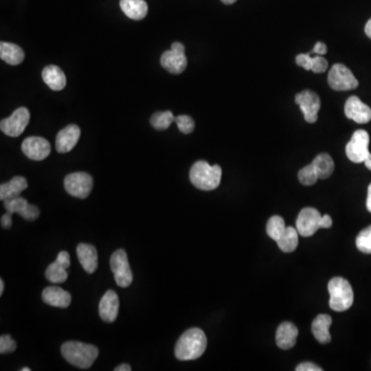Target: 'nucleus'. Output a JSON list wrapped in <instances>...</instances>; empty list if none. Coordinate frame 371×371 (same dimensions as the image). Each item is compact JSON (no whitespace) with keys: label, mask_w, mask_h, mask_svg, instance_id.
I'll list each match as a JSON object with an SVG mask.
<instances>
[{"label":"nucleus","mask_w":371,"mask_h":371,"mask_svg":"<svg viewBox=\"0 0 371 371\" xmlns=\"http://www.w3.org/2000/svg\"><path fill=\"white\" fill-rule=\"evenodd\" d=\"M208 345L206 334L199 328H191L179 338L175 354L179 360H196L204 354Z\"/></svg>","instance_id":"obj_1"},{"label":"nucleus","mask_w":371,"mask_h":371,"mask_svg":"<svg viewBox=\"0 0 371 371\" xmlns=\"http://www.w3.org/2000/svg\"><path fill=\"white\" fill-rule=\"evenodd\" d=\"M61 354L66 361L81 370H88L93 365L99 350L95 345L81 341H67L61 347Z\"/></svg>","instance_id":"obj_2"},{"label":"nucleus","mask_w":371,"mask_h":371,"mask_svg":"<svg viewBox=\"0 0 371 371\" xmlns=\"http://www.w3.org/2000/svg\"><path fill=\"white\" fill-rule=\"evenodd\" d=\"M222 168L218 165H209L206 161H197L190 170L192 185L202 191H211L220 186Z\"/></svg>","instance_id":"obj_3"},{"label":"nucleus","mask_w":371,"mask_h":371,"mask_svg":"<svg viewBox=\"0 0 371 371\" xmlns=\"http://www.w3.org/2000/svg\"><path fill=\"white\" fill-rule=\"evenodd\" d=\"M329 306L336 311H345L354 304V292L349 282L343 277H333L328 284Z\"/></svg>","instance_id":"obj_4"},{"label":"nucleus","mask_w":371,"mask_h":371,"mask_svg":"<svg viewBox=\"0 0 371 371\" xmlns=\"http://www.w3.org/2000/svg\"><path fill=\"white\" fill-rule=\"evenodd\" d=\"M328 84L333 90L349 91L358 87L359 82L347 66L338 63L328 74Z\"/></svg>","instance_id":"obj_5"},{"label":"nucleus","mask_w":371,"mask_h":371,"mask_svg":"<svg viewBox=\"0 0 371 371\" xmlns=\"http://www.w3.org/2000/svg\"><path fill=\"white\" fill-rule=\"evenodd\" d=\"M111 268L118 286L121 288L131 286L133 281V275L129 265L128 257L124 250H118L111 255Z\"/></svg>","instance_id":"obj_6"},{"label":"nucleus","mask_w":371,"mask_h":371,"mask_svg":"<svg viewBox=\"0 0 371 371\" xmlns=\"http://www.w3.org/2000/svg\"><path fill=\"white\" fill-rule=\"evenodd\" d=\"M370 134L365 131H357L345 147V154L352 162L362 163L370 155Z\"/></svg>","instance_id":"obj_7"},{"label":"nucleus","mask_w":371,"mask_h":371,"mask_svg":"<svg viewBox=\"0 0 371 371\" xmlns=\"http://www.w3.org/2000/svg\"><path fill=\"white\" fill-rule=\"evenodd\" d=\"M65 188L66 192L72 196L85 199L92 191V177L87 172H74L68 175L65 179Z\"/></svg>","instance_id":"obj_8"},{"label":"nucleus","mask_w":371,"mask_h":371,"mask_svg":"<svg viewBox=\"0 0 371 371\" xmlns=\"http://www.w3.org/2000/svg\"><path fill=\"white\" fill-rule=\"evenodd\" d=\"M161 65L168 72L179 74L186 70L188 61L185 55V47L181 43H174L170 51L164 52L160 59Z\"/></svg>","instance_id":"obj_9"},{"label":"nucleus","mask_w":371,"mask_h":371,"mask_svg":"<svg viewBox=\"0 0 371 371\" xmlns=\"http://www.w3.org/2000/svg\"><path fill=\"white\" fill-rule=\"evenodd\" d=\"M320 228H323V216L320 211L313 208H306L300 211L296 221V229L299 236L309 238Z\"/></svg>","instance_id":"obj_10"},{"label":"nucleus","mask_w":371,"mask_h":371,"mask_svg":"<svg viewBox=\"0 0 371 371\" xmlns=\"http://www.w3.org/2000/svg\"><path fill=\"white\" fill-rule=\"evenodd\" d=\"M31 121V113L26 108H19L13 111L11 117L1 120L0 122V129L11 138H18L21 135L27 125Z\"/></svg>","instance_id":"obj_11"},{"label":"nucleus","mask_w":371,"mask_h":371,"mask_svg":"<svg viewBox=\"0 0 371 371\" xmlns=\"http://www.w3.org/2000/svg\"><path fill=\"white\" fill-rule=\"evenodd\" d=\"M295 104L304 113L307 123H316L318 120L319 111L321 109V99L317 93L311 90H304L295 96Z\"/></svg>","instance_id":"obj_12"},{"label":"nucleus","mask_w":371,"mask_h":371,"mask_svg":"<svg viewBox=\"0 0 371 371\" xmlns=\"http://www.w3.org/2000/svg\"><path fill=\"white\" fill-rule=\"evenodd\" d=\"M22 151L31 160L42 161L51 153V145L40 136H31L23 142Z\"/></svg>","instance_id":"obj_13"},{"label":"nucleus","mask_w":371,"mask_h":371,"mask_svg":"<svg viewBox=\"0 0 371 371\" xmlns=\"http://www.w3.org/2000/svg\"><path fill=\"white\" fill-rule=\"evenodd\" d=\"M345 113L348 119L358 124H366L371 120V109L357 96H350L345 102Z\"/></svg>","instance_id":"obj_14"},{"label":"nucleus","mask_w":371,"mask_h":371,"mask_svg":"<svg viewBox=\"0 0 371 371\" xmlns=\"http://www.w3.org/2000/svg\"><path fill=\"white\" fill-rule=\"evenodd\" d=\"M4 208L11 214H18L27 221H34L40 217V209L35 206L29 204L25 198L21 196L4 201Z\"/></svg>","instance_id":"obj_15"},{"label":"nucleus","mask_w":371,"mask_h":371,"mask_svg":"<svg viewBox=\"0 0 371 371\" xmlns=\"http://www.w3.org/2000/svg\"><path fill=\"white\" fill-rule=\"evenodd\" d=\"M81 136V129L77 125H68L62 129L56 138V149L58 153L65 154L76 147Z\"/></svg>","instance_id":"obj_16"},{"label":"nucleus","mask_w":371,"mask_h":371,"mask_svg":"<svg viewBox=\"0 0 371 371\" xmlns=\"http://www.w3.org/2000/svg\"><path fill=\"white\" fill-rule=\"evenodd\" d=\"M119 297L113 290H109L100 300L99 315L102 321L106 323L115 322L119 313Z\"/></svg>","instance_id":"obj_17"},{"label":"nucleus","mask_w":371,"mask_h":371,"mask_svg":"<svg viewBox=\"0 0 371 371\" xmlns=\"http://www.w3.org/2000/svg\"><path fill=\"white\" fill-rule=\"evenodd\" d=\"M298 329L293 323L284 322L279 325L277 330V347L282 350H290L296 345L297 340Z\"/></svg>","instance_id":"obj_18"},{"label":"nucleus","mask_w":371,"mask_h":371,"mask_svg":"<svg viewBox=\"0 0 371 371\" xmlns=\"http://www.w3.org/2000/svg\"><path fill=\"white\" fill-rule=\"evenodd\" d=\"M77 255L79 263L83 266L85 272L88 273L95 272L97 266H99L96 248L88 245V243H79L77 248Z\"/></svg>","instance_id":"obj_19"},{"label":"nucleus","mask_w":371,"mask_h":371,"mask_svg":"<svg viewBox=\"0 0 371 371\" xmlns=\"http://www.w3.org/2000/svg\"><path fill=\"white\" fill-rule=\"evenodd\" d=\"M43 300L49 306L66 309L72 304V295L59 287H48L43 292Z\"/></svg>","instance_id":"obj_20"},{"label":"nucleus","mask_w":371,"mask_h":371,"mask_svg":"<svg viewBox=\"0 0 371 371\" xmlns=\"http://www.w3.org/2000/svg\"><path fill=\"white\" fill-rule=\"evenodd\" d=\"M28 182L25 177H15L8 183L0 185V199L2 201L21 196L23 191L26 190Z\"/></svg>","instance_id":"obj_21"},{"label":"nucleus","mask_w":371,"mask_h":371,"mask_svg":"<svg viewBox=\"0 0 371 371\" xmlns=\"http://www.w3.org/2000/svg\"><path fill=\"white\" fill-rule=\"evenodd\" d=\"M295 60L296 65L306 70H311L315 74H323V72H326L328 68L326 59L321 55L311 57L309 53L299 54L296 56Z\"/></svg>","instance_id":"obj_22"},{"label":"nucleus","mask_w":371,"mask_h":371,"mask_svg":"<svg viewBox=\"0 0 371 371\" xmlns=\"http://www.w3.org/2000/svg\"><path fill=\"white\" fill-rule=\"evenodd\" d=\"M43 79L48 87L54 91H61L65 88L66 77L61 68L56 65H49L43 70Z\"/></svg>","instance_id":"obj_23"},{"label":"nucleus","mask_w":371,"mask_h":371,"mask_svg":"<svg viewBox=\"0 0 371 371\" xmlns=\"http://www.w3.org/2000/svg\"><path fill=\"white\" fill-rule=\"evenodd\" d=\"M120 6L127 17L136 21L145 19L148 13V4L145 0H121Z\"/></svg>","instance_id":"obj_24"},{"label":"nucleus","mask_w":371,"mask_h":371,"mask_svg":"<svg viewBox=\"0 0 371 371\" xmlns=\"http://www.w3.org/2000/svg\"><path fill=\"white\" fill-rule=\"evenodd\" d=\"M332 324V319L328 315H319L311 324V331L314 336L321 343H328L331 341L330 336V326Z\"/></svg>","instance_id":"obj_25"},{"label":"nucleus","mask_w":371,"mask_h":371,"mask_svg":"<svg viewBox=\"0 0 371 371\" xmlns=\"http://www.w3.org/2000/svg\"><path fill=\"white\" fill-rule=\"evenodd\" d=\"M0 58L10 65H21L25 58L22 48L11 43H0Z\"/></svg>","instance_id":"obj_26"},{"label":"nucleus","mask_w":371,"mask_h":371,"mask_svg":"<svg viewBox=\"0 0 371 371\" xmlns=\"http://www.w3.org/2000/svg\"><path fill=\"white\" fill-rule=\"evenodd\" d=\"M317 172L319 179H326L331 177L334 172V161L329 154L322 153L318 155L313 162L311 163Z\"/></svg>","instance_id":"obj_27"},{"label":"nucleus","mask_w":371,"mask_h":371,"mask_svg":"<svg viewBox=\"0 0 371 371\" xmlns=\"http://www.w3.org/2000/svg\"><path fill=\"white\" fill-rule=\"evenodd\" d=\"M298 233L297 229L294 227H287L281 238L277 240L279 249L284 253L294 252L298 245Z\"/></svg>","instance_id":"obj_28"},{"label":"nucleus","mask_w":371,"mask_h":371,"mask_svg":"<svg viewBox=\"0 0 371 371\" xmlns=\"http://www.w3.org/2000/svg\"><path fill=\"white\" fill-rule=\"evenodd\" d=\"M67 277L68 275L67 272H66V268L60 265L57 261L50 264V265L48 266L47 270H45V277H47L50 283H65L66 279H67Z\"/></svg>","instance_id":"obj_29"},{"label":"nucleus","mask_w":371,"mask_h":371,"mask_svg":"<svg viewBox=\"0 0 371 371\" xmlns=\"http://www.w3.org/2000/svg\"><path fill=\"white\" fill-rule=\"evenodd\" d=\"M175 121V117L172 111H159L152 116L151 124L157 131H166Z\"/></svg>","instance_id":"obj_30"},{"label":"nucleus","mask_w":371,"mask_h":371,"mask_svg":"<svg viewBox=\"0 0 371 371\" xmlns=\"http://www.w3.org/2000/svg\"><path fill=\"white\" fill-rule=\"evenodd\" d=\"M286 228L284 218L279 217V216H273V217L268 220L266 231H267L268 236H270L272 240L277 241L281 238L282 234L284 233Z\"/></svg>","instance_id":"obj_31"},{"label":"nucleus","mask_w":371,"mask_h":371,"mask_svg":"<svg viewBox=\"0 0 371 371\" xmlns=\"http://www.w3.org/2000/svg\"><path fill=\"white\" fill-rule=\"evenodd\" d=\"M298 179H299V182L302 185L313 186L317 183L319 177L315 168L313 167L311 164H309V165H306V167L299 170V172H298Z\"/></svg>","instance_id":"obj_32"},{"label":"nucleus","mask_w":371,"mask_h":371,"mask_svg":"<svg viewBox=\"0 0 371 371\" xmlns=\"http://www.w3.org/2000/svg\"><path fill=\"white\" fill-rule=\"evenodd\" d=\"M356 245L359 251L371 254V226L366 227L358 234Z\"/></svg>","instance_id":"obj_33"},{"label":"nucleus","mask_w":371,"mask_h":371,"mask_svg":"<svg viewBox=\"0 0 371 371\" xmlns=\"http://www.w3.org/2000/svg\"><path fill=\"white\" fill-rule=\"evenodd\" d=\"M175 123H177V128L179 129V131L184 134H190L194 131L195 128V122L192 118L189 117V116L181 115L175 117Z\"/></svg>","instance_id":"obj_34"},{"label":"nucleus","mask_w":371,"mask_h":371,"mask_svg":"<svg viewBox=\"0 0 371 371\" xmlns=\"http://www.w3.org/2000/svg\"><path fill=\"white\" fill-rule=\"evenodd\" d=\"M17 349V343L11 338L10 336H1L0 338V353L4 354H10L15 352Z\"/></svg>","instance_id":"obj_35"},{"label":"nucleus","mask_w":371,"mask_h":371,"mask_svg":"<svg viewBox=\"0 0 371 371\" xmlns=\"http://www.w3.org/2000/svg\"><path fill=\"white\" fill-rule=\"evenodd\" d=\"M56 261L57 262L60 264V265H62L63 267L66 268V270H67V268H70V256L67 252L62 251L59 253L58 256H57Z\"/></svg>","instance_id":"obj_36"},{"label":"nucleus","mask_w":371,"mask_h":371,"mask_svg":"<svg viewBox=\"0 0 371 371\" xmlns=\"http://www.w3.org/2000/svg\"><path fill=\"white\" fill-rule=\"evenodd\" d=\"M322 368L319 367L316 364L311 362H304V363L299 364L296 367V371H322Z\"/></svg>","instance_id":"obj_37"},{"label":"nucleus","mask_w":371,"mask_h":371,"mask_svg":"<svg viewBox=\"0 0 371 371\" xmlns=\"http://www.w3.org/2000/svg\"><path fill=\"white\" fill-rule=\"evenodd\" d=\"M327 53V45L324 44V43L319 42L317 44H316L315 47H314L313 51L309 52V54L313 55H321V56H323V55H325Z\"/></svg>","instance_id":"obj_38"},{"label":"nucleus","mask_w":371,"mask_h":371,"mask_svg":"<svg viewBox=\"0 0 371 371\" xmlns=\"http://www.w3.org/2000/svg\"><path fill=\"white\" fill-rule=\"evenodd\" d=\"M11 215H13V214L10 213V211H6V213L2 216L1 226L4 227V228H11V225H13V218H11Z\"/></svg>","instance_id":"obj_39"},{"label":"nucleus","mask_w":371,"mask_h":371,"mask_svg":"<svg viewBox=\"0 0 371 371\" xmlns=\"http://www.w3.org/2000/svg\"><path fill=\"white\" fill-rule=\"evenodd\" d=\"M366 206H367L368 211H370L371 213V184L370 187H368L367 201H366Z\"/></svg>","instance_id":"obj_40"},{"label":"nucleus","mask_w":371,"mask_h":371,"mask_svg":"<svg viewBox=\"0 0 371 371\" xmlns=\"http://www.w3.org/2000/svg\"><path fill=\"white\" fill-rule=\"evenodd\" d=\"M131 367L128 364H121L120 366L115 368V371H131Z\"/></svg>","instance_id":"obj_41"},{"label":"nucleus","mask_w":371,"mask_h":371,"mask_svg":"<svg viewBox=\"0 0 371 371\" xmlns=\"http://www.w3.org/2000/svg\"><path fill=\"white\" fill-rule=\"evenodd\" d=\"M365 33H366V35H367L368 38H370L371 40V19L370 20V21L366 23Z\"/></svg>","instance_id":"obj_42"},{"label":"nucleus","mask_w":371,"mask_h":371,"mask_svg":"<svg viewBox=\"0 0 371 371\" xmlns=\"http://www.w3.org/2000/svg\"><path fill=\"white\" fill-rule=\"evenodd\" d=\"M364 163H365L366 167L371 170V154L368 155V157L365 159Z\"/></svg>","instance_id":"obj_43"},{"label":"nucleus","mask_w":371,"mask_h":371,"mask_svg":"<svg viewBox=\"0 0 371 371\" xmlns=\"http://www.w3.org/2000/svg\"><path fill=\"white\" fill-rule=\"evenodd\" d=\"M4 291V279H0V296L2 295Z\"/></svg>","instance_id":"obj_44"},{"label":"nucleus","mask_w":371,"mask_h":371,"mask_svg":"<svg viewBox=\"0 0 371 371\" xmlns=\"http://www.w3.org/2000/svg\"><path fill=\"white\" fill-rule=\"evenodd\" d=\"M221 1H222L223 4H227V6H229V4H233L234 2L238 1V0H221Z\"/></svg>","instance_id":"obj_45"},{"label":"nucleus","mask_w":371,"mask_h":371,"mask_svg":"<svg viewBox=\"0 0 371 371\" xmlns=\"http://www.w3.org/2000/svg\"><path fill=\"white\" fill-rule=\"evenodd\" d=\"M21 370H22V371H31V368H29V367H25V368H22Z\"/></svg>","instance_id":"obj_46"}]
</instances>
